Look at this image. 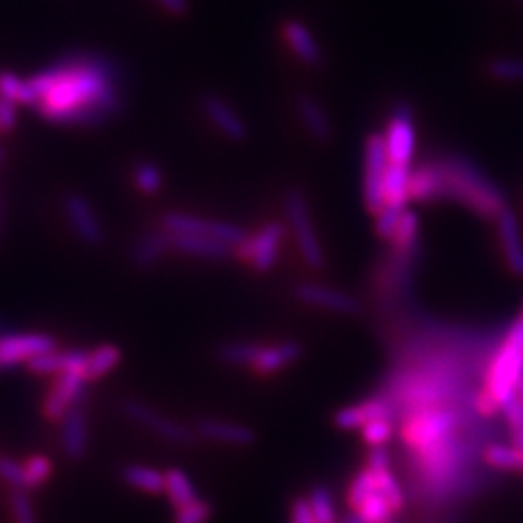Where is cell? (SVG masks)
Here are the masks:
<instances>
[{
  "label": "cell",
  "mask_w": 523,
  "mask_h": 523,
  "mask_svg": "<svg viewBox=\"0 0 523 523\" xmlns=\"http://www.w3.org/2000/svg\"><path fill=\"white\" fill-rule=\"evenodd\" d=\"M55 349H57V339L47 334H35V332L0 334V370L12 369L22 363L28 365L33 357Z\"/></svg>",
  "instance_id": "cell-10"
},
{
  "label": "cell",
  "mask_w": 523,
  "mask_h": 523,
  "mask_svg": "<svg viewBox=\"0 0 523 523\" xmlns=\"http://www.w3.org/2000/svg\"><path fill=\"white\" fill-rule=\"evenodd\" d=\"M396 431V425L390 417H378L369 421L363 429H361V436L363 440L372 446H384Z\"/></svg>",
  "instance_id": "cell-40"
},
{
  "label": "cell",
  "mask_w": 523,
  "mask_h": 523,
  "mask_svg": "<svg viewBox=\"0 0 523 523\" xmlns=\"http://www.w3.org/2000/svg\"><path fill=\"white\" fill-rule=\"evenodd\" d=\"M0 477H2L10 487H14V491H28L24 463L10 460V458H0Z\"/></svg>",
  "instance_id": "cell-45"
},
{
  "label": "cell",
  "mask_w": 523,
  "mask_h": 523,
  "mask_svg": "<svg viewBox=\"0 0 523 523\" xmlns=\"http://www.w3.org/2000/svg\"><path fill=\"white\" fill-rule=\"evenodd\" d=\"M417 237H419V217L411 210H403V216H401L398 231L392 239V245L398 250H409V248L415 247Z\"/></svg>",
  "instance_id": "cell-39"
},
{
  "label": "cell",
  "mask_w": 523,
  "mask_h": 523,
  "mask_svg": "<svg viewBox=\"0 0 523 523\" xmlns=\"http://www.w3.org/2000/svg\"><path fill=\"white\" fill-rule=\"evenodd\" d=\"M429 161L434 173V202H458L483 219H496L508 208L502 188L473 159L446 154Z\"/></svg>",
  "instance_id": "cell-2"
},
{
  "label": "cell",
  "mask_w": 523,
  "mask_h": 523,
  "mask_svg": "<svg viewBox=\"0 0 523 523\" xmlns=\"http://www.w3.org/2000/svg\"><path fill=\"white\" fill-rule=\"evenodd\" d=\"M353 512H357L365 523H394L396 516V510L378 491L365 498Z\"/></svg>",
  "instance_id": "cell-32"
},
{
  "label": "cell",
  "mask_w": 523,
  "mask_h": 523,
  "mask_svg": "<svg viewBox=\"0 0 523 523\" xmlns=\"http://www.w3.org/2000/svg\"><path fill=\"white\" fill-rule=\"evenodd\" d=\"M163 229L171 235H208L216 241L229 245L233 250L248 239L247 229L237 223L208 221L202 217L179 214V212H169L163 216Z\"/></svg>",
  "instance_id": "cell-7"
},
{
  "label": "cell",
  "mask_w": 523,
  "mask_h": 523,
  "mask_svg": "<svg viewBox=\"0 0 523 523\" xmlns=\"http://www.w3.org/2000/svg\"><path fill=\"white\" fill-rule=\"evenodd\" d=\"M487 74L502 84H523V57H493L487 62Z\"/></svg>",
  "instance_id": "cell-31"
},
{
  "label": "cell",
  "mask_w": 523,
  "mask_h": 523,
  "mask_svg": "<svg viewBox=\"0 0 523 523\" xmlns=\"http://www.w3.org/2000/svg\"><path fill=\"white\" fill-rule=\"evenodd\" d=\"M372 493H376V473L369 467H365L353 477L347 491V502L355 510Z\"/></svg>",
  "instance_id": "cell-37"
},
{
  "label": "cell",
  "mask_w": 523,
  "mask_h": 523,
  "mask_svg": "<svg viewBox=\"0 0 523 523\" xmlns=\"http://www.w3.org/2000/svg\"><path fill=\"white\" fill-rule=\"evenodd\" d=\"M339 523H365L363 522V518L357 514V512H351V514H347L343 520Z\"/></svg>",
  "instance_id": "cell-51"
},
{
  "label": "cell",
  "mask_w": 523,
  "mask_h": 523,
  "mask_svg": "<svg viewBox=\"0 0 523 523\" xmlns=\"http://www.w3.org/2000/svg\"><path fill=\"white\" fill-rule=\"evenodd\" d=\"M171 248L186 256L204 260H225L235 252L229 245L208 235H171Z\"/></svg>",
  "instance_id": "cell-23"
},
{
  "label": "cell",
  "mask_w": 523,
  "mask_h": 523,
  "mask_svg": "<svg viewBox=\"0 0 523 523\" xmlns=\"http://www.w3.org/2000/svg\"><path fill=\"white\" fill-rule=\"evenodd\" d=\"M171 248V235L163 231H150L144 233L132 247V262L138 268H152Z\"/></svg>",
  "instance_id": "cell-24"
},
{
  "label": "cell",
  "mask_w": 523,
  "mask_h": 523,
  "mask_svg": "<svg viewBox=\"0 0 523 523\" xmlns=\"http://www.w3.org/2000/svg\"><path fill=\"white\" fill-rule=\"evenodd\" d=\"M121 475L124 483L136 491L148 494L165 493V473H161L155 467L134 463V465H126Z\"/></svg>",
  "instance_id": "cell-26"
},
{
  "label": "cell",
  "mask_w": 523,
  "mask_h": 523,
  "mask_svg": "<svg viewBox=\"0 0 523 523\" xmlns=\"http://www.w3.org/2000/svg\"><path fill=\"white\" fill-rule=\"evenodd\" d=\"M123 413L128 419L138 423L140 427L154 432V434L161 436L167 442H173V444H188V442H192V431L190 429H186L185 425L173 421L171 417L159 413L157 409L142 403V401H124Z\"/></svg>",
  "instance_id": "cell-12"
},
{
  "label": "cell",
  "mask_w": 523,
  "mask_h": 523,
  "mask_svg": "<svg viewBox=\"0 0 523 523\" xmlns=\"http://www.w3.org/2000/svg\"><path fill=\"white\" fill-rule=\"evenodd\" d=\"M121 363V349L115 345H101L97 349L90 351L88 357V367H86V380H99L103 376H107L113 369H117V365Z\"/></svg>",
  "instance_id": "cell-30"
},
{
  "label": "cell",
  "mask_w": 523,
  "mask_h": 523,
  "mask_svg": "<svg viewBox=\"0 0 523 523\" xmlns=\"http://www.w3.org/2000/svg\"><path fill=\"white\" fill-rule=\"evenodd\" d=\"M301 355H303V347L297 341H283V343L270 345V347L262 345V351L250 369L254 370L256 374L270 376V374H276L279 370L287 369L289 365L297 363L301 359Z\"/></svg>",
  "instance_id": "cell-21"
},
{
  "label": "cell",
  "mask_w": 523,
  "mask_h": 523,
  "mask_svg": "<svg viewBox=\"0 0 523 523\" xmlns=\"http://www.w3.org/2000/svg\"><path fill=\"white\" fill-rule=\"evenodd\" d=\"M132 177H134V185L136 188L146 194V196H154L161 188H163V171L152 163V161H142L134 167L132 171Z\"/></svg>",
  "instance_id": "cell-35"
},
{
  "label": "cell",
  "mask_w": 523,
  "mask_h": 523,
  "mask_svg": "<svg viewBox=\"0 0 523 523\" xmlns=\"http://www.w3.org/2000/svg\"><path fill=\"white\" fill-rule=\"evenodd\" d=\"M285 216L305 264L310 270H322L326 264V254L316 233L307 196L303 190L289 188L285 192Z\"/></svg>",
  "instance_id": "cell-5"
},
{
  "label": "cell",
  "mask_w": 523,
  "mask_h": 523,
  "mask_svg": "<svg viewBox=\"0 0 523 523\" xmlns=\"http://www.w3.org/2000/svg\"><path fill=\"white\" fill-rule=\"evenodd\" d=\"M411 169L405 165H388L386 177H384V206H396L405 210V206L411 202Z\"/></svg>",
  "instance_id": "cell-25"
},
{
  "label": "cell",
  "mask_w": 523,
  "mask_h": 523,
  "mask_svg": "<svg viewBox=\"0 0 523 523\" xmlns=\"http://www.w3.org/2000/svg\"><path fill=\"white\" fill-rule=\"evenodd\" d=\"M10 510L14 523H37L35 510L26 491H14L10 496Z\"/></svg>",
  "instance_id": "cell-46"
},
{
  "label": "cell",
  "mask_w": 523,
  "mask_h": 523,
  "mask_svg": "<svg viewBox=\"0 0 523 523\" xmlns=\"http://www.w3.org/2000/svg\"><path fill=\"white\" fill-rule=\"evenodd\" d=\"M285 235L287 227L283 223L270 221L264 227H260L254 235H248L247 241L235 248V252L256 272L268 274L277 264Z\"/></svg>",
  "instance_id": "cell-9"
},
{
  "label": "cell",
  "mask_w": 523,
  "mask_h": 523,
  "mask_svg": "<svg viewBox=\"0 0 523 523\" xmlns=\"http://www.w3.org/2000/svg\"><path fill=\"white\" fill-rule=\"evenodd\" d=\"M281 35H283V41L289 47V51L301 64H305L310 70H318L324 66V62H326L324 51L305 22H301L297 18L285 20L281 24Z\"/></svg>",
  "instance_id": "cell-14"
},
{
  "label": "cell",
  "mask_w": 523,
  "mask_h": 523,
  "mask_svg": "<svg viewBox=\"0 0 523 523\" xmlns=\"http://www.w3.org/2000/svg\"><path fill=\"white\" fill-rule=\"evenodd\" d=\"M262 345L252 343V341H233V343H225L219 349V357L221 361H225L227 365L233 367H252L256 357L260 355Z\"/></svg>",
  "instance_id": "cell-33"
},
{
  "label": "cell",
  "mask_w": 523,
  "mask_h": 523,
  "mask_svg": "<svg viewBox=\"0 0 523 523\" xmlns=\"http://www.w3.org/2000/svg\"><path fill=\"white\" fill-rule=\"evenodd\" d=\"M0 97L31 109L37 103V95L31 88L30 80H24L10 70H0Z\"/></svg>",
  "instance_id": "cell-28"
},
{
  "label": "cell",
  "mask_w": 523,
  "mask_h": 523,
  "mask_svg": "<svg viewBox=\"0 0 523 523\" xmlns=\"http://www.w3.org/2000/svg\"><path fill=\"white\" fill-rule=\"evenodd\" d=\"M295 113L308 136L320 144H330L334 138V124L326 107L310 93H299L295 99Z\"/></svg>",
  "instance_id": "cell-19"
},
{
  "label": "cell",
  "mask_w": 523,
  "mask_h": 523,
  "mask_svg": "<svg viewBox=\"0 0 523 523\" xmlns=\"http://www.w3.org/2000/svg\"><path fill=\"white\" fill-rule=\"evenodd\" d=\"M496 221L498 245L510 274L523 277V235L520 219L512 208H504Z\"/></svg>",
  "instance_id": "cell-15"
},
{
  "label": "cell",
  "mask_w": 523,
  "mask_h": 523,
  "mask_svg": "<svg viewBox=\"0 0 523 523\" xmlns=\"http://www.w3.org/2000/svg\"><path fill=\"white\" fill-rule=\"evenodd\" d=\"M307 498L316 523H338L334 496H332L328 487H322V485L314 487Z\"/></svg>",
  "instance_id": "cell-34"
},
{
  "label": "cell",
  "mask_w": 523,
  "mask_h": 523,
  "mask_svg": "<svg viewBox=\"0 0 523 523\" xmlns=\"http://www.w3.org/2000/svg\"><path fill=\"white\" fill-rule=\"evenodd\" d=\"M374 473H376V491L390 502V506L396 512H400L401 508L405 506V494L401 491L398 479L394 477V473L390 469L374 471Z\"/></svg>",
  "instance_id": "cell-38"
},
{
  "label": "cell",
  "mask_w": 523,
  "mask_h": 523,
  "mask_svg": "<svg viewBox=\"0 0 523 523\" xmlns=\"http://www.w3.org/2000/svg\"><path fill=\"white\" fill-rule=\"evenodd\" d=\"M18 105L10 99L0 97V132H12L18 123Z\"/></svg>",
  "instance_id": "cell-47"
},
{
  "label": "cell",
  "mask_w": 523,
  "mask_h": 523,
  "mask_svg": "<svg viewBox=\"0 0 523 523\" xmlns=\"http://www.w3.org/2000/svg\"><path fill=\"white\" fill-rule=\"evenodd\" d=\"M390 454L384 446H372L369 456H367V467L372 471H384L390 469Z\"/></svg>",
  "instance_id": "cell-49"
},
{
  "label": "cell",
  "mask_w": 523,
  "mask_h": 523,
  "mask_svg": "<svg viewBox=\"0 0 523 523\" xmlns=\"http://www.w3.org/2000/svg\"><path fill=\"white\" fill-rule=\"evenodd\" d=\"M64 212L66 217L74 229V233L78 235V239L90 247H97L103 243V225L99 221V217L95 214L92 204L76 192H70L64 198Z\"/></svg>",
  "instance_id": "cell-16"
},
{
  "label": "cell",
  "mask_w": 523,
  "mask_h": 523,
  "mask_svg": "<svg viewBox=\"0 0 523 523\" xmlns=\"http://www.w3.org/2000/svg\"><path fill=\"white\" fill-rule=\"evenodd\" d=\"M483 458L493 469L523 475V448L514 444H491L485 448Z\"/></svg>",
  "instance_id": "cell-29"
},
{
  "label": "cell",
  "mask_w": 523,
  "mask_h": 523,
  "mask_svg": "<svg viewBox=\"0 0 523 523\" xmlns=\"http://www.w3.org/2000/svg\"><path fill=\"white\" fill-rule=\"evenodd\" d=\"M35 111L51 124L93 128L124 109L123 72L113 59L72 51L30 78Z\"/></svg>",
  "instance_id": "cell-1"
},
{
  "label": "cell",
  "mask_w": 523,
  "mask_h": 523,
  "mask_svg": "<svg viewBox=\"0 0 523 523\" xmlns=\"http://www.w3.org/2000/svg\"><path fill=\"white\" fill-rule=\"evenodd\" d=\"M504 413L506 425H508V432H510V440L514 446L523 448V396L522 394H514L510 400L506 401L500 409Z\"/></svg>",
  "instance_id": "cell-36"
},
{
  "label": "cell",
  "mask_w": 523,
  "mask_h": 523,
  "mask_svg": "<svg viewBox=\"0 0 523 523\" xmlns=\"http://www.w3.org/2000/svg\"><path fill=\"white\" fill-rule=\"evenodd\" d=\"M196 432L202 438H208L217 444H227V446H250L256 440V432L247 425L217 421V419L198 421Z\"/></svg>",
  "instance_id": "cell-22"
},
{
  "label": "cell",
  "mask_w": 523,
  "mask_h": 523,
  "mask_svg": "<svg viewBox=\"0 0 523 523\" xmlns=\"http://www.w3.org/2000/svg\"><path fill=\"white\" fill-rule=\"evenodd\" d=\"M214 514V508L210 502L196 498L194 502H190L185 508L175 510V518L173 523H208Z\"/></svg>",
  "instance_id": "cell-42"
},
{
  "label": "cell",
  "mask_w": 523,
  "mask_h": 523,
  "mask_svg": "<svg viewBox=\"0 0 523 523\" xmlns=\"http://www.w3.org/2000/svg\"><path fill=\"white\" fill-rule=\"evenodd\" d=\"M403 216V210L396 208V206H384L378 214H376V233L380 239H386V241H392L396 231H398V225H400V219Z\"/></svg>",
  "instance_id": "cell-43"
},
{
  "label": "cell",
  "mask_w": 523,
  "mask_h": 523,
  "mask_svg": "<svg viewBox=\"0 0 523 523\" xmlns=\"http://www.w3.org/2000/svg\"><path fill=\"white\" fill-rule=\"evenodd\" d=\"M4 157H6V155H4V150H2V148H0V163H2V161H4Z\"/></svg>",
  "instance_id": "cell-52"
},
{
  "label": "cell",
  "mask_w": 523,
  "mask_h": 523,
  "mask_svg": "<svg viewBox=\"0 0 523 523\" xmlns=\"http://www.w3.org/2000/svg\"><path fill=\"white\" fill-rule=\"evenodd\" d=\"M88 380L78 372H62L43 401V415L49 421H62L64 415L88 396Z\"/></svg>",
  "instance_id": "cell-11"
},
{
  "label": "cell",
  "mask_w": 523,
  "mask_h": 523,
  "mask_svg": "<svg viewBox=\"0 0 523 523\" xmlns=\"http://www.w3.org/2000/svg\"><path fill=\"white\" fill-rule=\"evenodd\" d=\"M24 469H26L28 491H33L47 483V479L53 473V463L47 456H31L24 462Z\"/></svg>",
  "instance_id": "cell-41"
},
{
  "label": "cell",
  "mask_w": 523,
  "mask_h": 523,
  "mask_svg": "<svg viewBox=\"0 0 523 523\" xmlns=\"http://www.w3.org/2000/svg\"><path fill=\"white\" fill-rule=\"evenodd\" d=\"M200 111L206 121L216 128L217 132L233 142H243L248 138V124L243 115L221 95L204 93L200 97Z\"/></svg>",
  "instance_id": "cell-13"
},
{
  "label": "cell",
  "mask_w": 523,
  "mask_h": 523,
  "mask_svg": "<svg viewBox=\"0 0 523 523\" xmlns=\"http://www.w3.org/2000/svg\"><path fill=\"white\" fill-rule=\"evenodd\" d=\"M378 417H392V405L380 398L349 405L334 415V423L341 431H361L369 421Z\"/></svg>",
  "instance_id": "cell-20"
},
{
  "label": "cell",
  "mask_w": 523,
  "mask_h": 523,
  "mask_svg": "<svg viewBox=\"0 0 523 523\" xmlns=\"http://www.w3.org/2000/svg\"><path fill=\"white\" fill-rule=\"evenodd\" d=\"M289 523H316L314 514L310 510L308 498H295L291 504V514H289Z\"/></svg>",
  "instance_id": "cell-48"
},
{
  "label": "cell",
  "mask_w": 523,
  "mask_h": 523,
  "mask_svg": "<svg viewBox=\"0 0 523 523\" xmlns=\"http://www.w3.org/2000/svg\"><path fill=\"white\" fill-rule=\"evenodd\" d=\"M382 136L386 142V152H388L390 163L411 167L415 146H417L415 117H413L411 103L398 101L392 107Z\"/></svg>",
  "instance_id": "cell-6"
},
{
  "label": "cell",
  "mask_w": 523,
  "mask_h": 523,
  "mask_svg": "<svg viewBox=\"0 0 523 523\" xmlns=\"http://www.w3.org/2000/svg\"><path fill=\"white\" fill-rule=\"evenodd\" d=\"M390 159L386 152V142L380 132H372L365 140V171H363V198L372 216L384 208V177Z\"/></svg>",
  "instance_id": "cell-8"
},
{
  "label": "cell",
  "mask_w": 523,
  "mask_h": 523,
  "mask_svg": "<svg viewBox=\"0 0 523 523\" xmlns=\"http://www.w3.org/2000/svg\"><path fill=\"white\" fill-rule=\"evenodd\" d=\"M518 6H523V0H514Z\"/></svg>",
  "instance_id": "cell-53"
},
{
  "label": "cell",
  "mask_w": 523,
  "mask_h": 523,
  "mask_svg": "<svg viewBox=\"0 0 523 523\" xmlns=\"http://www.w3.org/2000/svg\"><path fill=\"white\" fill-rule=\"evenodd\" d=\"M157 6H161L171 16H186L190 12V0H155Z\"/></svg>",
  "instance_id": "cell-50"
},
{
  "label": "cell",
  "mask_w": 523,
  "mask_h": 523,
  "mask_svg": "<svg viewBox=\"0 0 523 523\" xmlns=\"http://www.w3.org/2000/svg\"><path fill=\"white\" fill-rule=\"evenodd\" d=\"M460 415L448 407H423L409 415L401 427L403 442L419 456L454 438Z\"/></svg>",
  "instance_id": "cell-4"
},
{
  "label": "cell",
  "mask_w": 523,
  "mask_h": 523,
  "mask_svg": "<svg viewBox=\"0 0 523 523\" xmlns=\"http://www.w3.org/2000/svg\"><path fill=\"white\" fill-rule=\"evenodd\" d=\"M88 413L84 403L74 405L61 421V446L64 456L80 462L88 454Z\"/></svg>",
  "instance_id": "cell-17"
},
{
  "label": "cell",
  "mask_w": 523,
  "mask_h": 523,
  "mask_svg": "<svg viewBox=\"0 0 523 523\" xmlns=\"http://www.w3.org/2000/svg\"><path fill=\"white\" fill-rule=\"evenodd\" d=\"M295 295L299 301L310 307L326 308L338 314H357L361 310L359 301L353 295H347L343 291H338L328 285L320 283H301L295 289Z\"/></svg>",
  "instance_id": "cell-18"
},
{
  "label": "cell",
  "mask_w": 523,
  "mask_h": 523,
  "mask_svg": "<svg viewBox=\"0 0 523 523\" xmlns=\"http://www.w3.org/2000/svg\"><path fill=\"white\" fill-rule=\"evenodd\" d=\"M165 494L175 510H181L198 498V493L183 469L171 467L165 471Z\"/></svg>",
  "instance_id": "cell-27"
},
{
  "label": "cell",
  "mask_w": 523,
  "mask_h": 523,
  "mask_svg": "<svg viewBox=\"0 0 523 523\" xmlns=\"http://www.w3.org/2000/svg\"><path fill=\"white\" fill-rule=\"evenodd\" d=\"M28 369L33 374H41V376H49V374H62L64 372V357L62 351H49L43 355L33 357L28 363Z\"/></svg>",
  "instance_id": "cell-44"
},
{
  "label": "cell",
  "mask_w": 523,
  "mask_h": 523,
  "mask_svg": "<svg viewBox=\"0 0 523 523\" xmlns=\"http://www.w3.org/2000/svg\"><path fill=\"white\" fill-rule=\"evenodd\" d=\"M523 376V308L496 347L485 374V386L475 405L483 415H494L516 394Z\"/></svg>",
  "instance_id": "cell-3"
}]
</instances>
